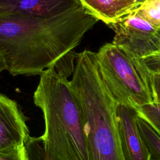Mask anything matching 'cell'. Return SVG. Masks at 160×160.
Returning <instances> with one entry per match:
<instances>
[{"instance_id": "cell-10", "label": "cell", "mask_w": 160, "mask_h": 160, "mask_svg": "<svg viewBox=\"0 0 160 160\" xmlns=\"http://www.w3.org/2000/svg\"><path fill=\"white\" fill-rule=\"evenodd\" d=\"M137 123L140 134L151 155L152 160H160V135L138 112Z\"/></svg>"}, {"instance_id": "cell-16", "label": "cell", "mask_w": 160, "mask_h": 160, "mask_svg": "<svg viewBox=\"0 0 160 160\" xmlns=\"http://www.w3.org/2000/svg\"><path fill=\"white\" fill-rule=\"evenodd\" d=\"M152 86L154 102L160 104V73L152 74Z\"/></svg>"}, {"instance_id": "cell-8", "label": "cell", "mask_w": 160, "mask_h": 160, "mask_svg": "<svg viewBox=\"0 0 160 160\" xmlns=\"http://www.w3.org/2000/svg\"><path fill=\"white\" fill-rule=\"evenodd\" d=\"M81 6L79 0H0V14L51 17Z\"/></svg>"}, {"instance_id": "cell-9", "label": "cell", "mask_w": 160, "mask_h": 160, "mask_svg": "<svg viewBox=\"0 0 160 160\" xmlns=\"http://www.w3.org/2000/svg\"><path fill=\"white\" fill-rule=\"evenodd\" d=\"M91 16L109 26L133 12L139 6L136 0H79Z\"/></svg>"}, {"instance_id": "cell-14", "label": "cell", "mask_w": 160, "mask_h": 160, "mask_svg": "<svg viewBox=\"0 0 160 160\" xmlns=\"http://www.w3.org/2000/svg\"><path fill=\"white\" fill-rule=\"evenodd\" d=\"M0 160H28L24 145L0 151Z\"/></svg>"}, {"instance_id": "cell-1", "label": "cell", "mask_w": 160, "mask_h": 160, "mask_svg": "<svg viewBox=\"0 0 160 160\" xmlns=\"http://www.w3.org/2000/svg\"><path fill=\"white\" fill-rule=\"evenodd\" d=\"M98 21L81 6L64 13L40 17L0 14V49L13 76L40 75L54 68L74 69L75 48Z\"/></svg>"}, {"instance_id": "cell-17", "label": "cell", "mask_w": 160, "mask_h": 160, "mask_svg": "<svg viewBox=\"0 0 160 160\" xmlns=\"http://www.w3.org/2000/svg\"><path fill=\"white\" fill-rule=\"evenodd\" d=\"M5 70H7V64L4 56L0 49V74Z\"/></svg>"}, {"instance_id": "cell-12", "label": "cell", "mask_w": 160, "mask_h": 160, "mask_svg": "<svg viewBox=\"0 0 160 160\" xmlns=\"http://www.w3.org/2000/svg\"><path fill=\"white\" fill-rule=\"evenodd\" d=\"M160 135V104L152 102L143 105L136 109Z\"/></svg>"}, {"instance_id": "cell-6", "label": "cell", "mask_w": 160, "mask_h": 160, "mask_svg": "<svg viewBox=\"0 0 160 160\" xmlns=\"http://www.w3.org/2000/svg\"><path fill=\"white\" fill-rule=\"evenodd\" d=\"M29 136L26 118L18 103L0 93V151L24 146Z\"/></svg>"}, {"instance_id": "cell-18", "label": "cell", "mask_w": 160, "mask_h": 160, "mask_svg": "<svg viewBox=\"0 0 160 160\" xmlns=\"http://www.w3.org/2000/svg\"><path fill=\"white\" fill-rule=\"evenodd\" d=\"M137 1V2L140 5L141 3H142L145 0H136Z\"/></svg>"}, {"instance_id": "cell-5", "label": "cell", "mask_w": 160, "mask_h": 160, "mask_svg": "<svg viewBox=\"0 0 160 160\" xmlns=\"http://www.w3.org/2000/svg\"><path fill=\"white\" fill-rule=\"evenodd\" d=\"M109 26L115 33L112 43L126 48L139 58L160 50V30L134 11Z\"/></svg>"}, {"instance_id": "cell-13", "label": "cell", "mask_w": 160, "mask_h": 160, "mask_svg": "<svg viewBox=\"0 0 160 160\" xmlns=\"http://www.w3.org/2000/svg\"><path fill=\"white\" fill-rule=\"evenodd\" d=\"M28 160H49L41 138L29 136L24 143Z\"/></svg>"}, {"instance_id": "cell-11", "label": "cell", "mask_w": 160, "mask_h": 160, "mask_svg": "<svg viewBox=\"0 0 160 160\" xmlns=\"http://www.w3.org/2000/svg\"><path fill=\"white\" fill-rule=\"evenodd\" d=\"M134 12L156 29L160 30V0H145Z\"/></svg>"}, {"instance_id": "cell-4", "label": "cell", "mask_w": 160, "mask_h": 160, "mask_svg": "<svg viewBox=\"0 0 160 160\" xmlns=\"http://www.w3.org/2000/svg\"><path fill=\"white\" fill-rule=\"evenodd\" d=\"M96 53L102 77L119 104L137 109L154 102L152 74L143 58L112 43Z\"/></svg>"}, {"instance_id": "cell-19", "label": "cell", "mask_w": 160, "mask_h": 160, "mask_svg": "<svg viewBox=\"0 0 160 160\" xmlns=\"http://www.w3.org/2000/svg\"><path fill=\"white\" fill-rule=\"evenodd\" d=\"M159 52H160V50H159Z\"/></svg>"}, {"instance_id": "cell-15", "label": "cell", "mask_w": 160, "mask_h": 160, "mask_svg": "<svg viewBox=\"0 0 160 160\" xmlns=\"http://www.w3.org/2000/svg\"><path fill=\"white\" fill-rule=\"evenodd\" d=\"M143 60L152 74L160 73V52L147 56L143 58Z\"/></svg>"}, {"instance_id": "cell-2", "label": "cell", "mask_w": 160, "mask_h": 160, "mask_svg": "<svg viewBox=\"0 0 160 160\" xmlns=\"http://www.w3.org/2000/svg\"><path fill=\"white\" fill-rule=\"evenodd\" d=\"M72 89L81 107L89 160H124L117 120L118 102L100 72L96 53H76Z\"/></svg>"}, {"instance_id": "cell-3", "label": "cell", "mask_w": 160, "mask_h": 160, "mask_svg": "<svg viewBox=\"0 0 160 160\" xmlns=\"http://www.w3.org/2000/svg\"><path fill=\"white\" fill-rule=\"evenodd\" d=\"M44 119L41 138L49 160H89L84 118L67 77L44 70L33 94Z\"/></svg>"}, {"instance_id": "cell-7", "label": "cell", "mask_w": 160, "mask_h": 160, "mask_svg": "<svg viewBox=\"0 0 160 160\" xmlns=\"http://www.w3.org/2000/svg\"><path fill=\"white\" fill-rule=\"evenodd\" d=\"M117 120L124 160H152L138 126L136 110L118 104Z\"/></svg>"}]
</instances>
